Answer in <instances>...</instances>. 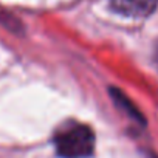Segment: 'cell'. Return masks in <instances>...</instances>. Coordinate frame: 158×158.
<instances>
[{
	"label": "cell",
	"mask_w": 158,
	"mask_h": 158,
	"mask_svg": "<svg viewBox=\"0 0 158 158\" xmlns=\"http://www.w3.org/2000/svg\"><path fill=\"white\" fill-rule=\"evenodd\" d=\"M54 146L62 158H87L95 149V135L89 126L73 123L54 136Z\"/></svg>",
	"instance_id": "obj_1"
},
{
	"label": "cell",
	"mask_w": 158,
	"mask_h": 158,
	"mask_svg": "<svg viewBox=\"0 0 158 158\" xmlns=\"http://www.w3.org/2000/svg\"><path fill=\"white\" fill-rule=\"evenodd\" d=\"M112 96H113V99H115V102H116V106L121 109V110H124L132 119H135V121H138V123H143L144 124V118H143V115L139 113V110L130 102V99L123 93V92H119V90H112Z\"/></svg>",
	"instance_id": "obj_3"
},
{
	"label": "cell",
	"mask_w": 158,
	"mask_h": 158,
	"mask_svg": "<svg viewBox=\"0 0 158 158\" xmlns=\"http://www.w3.org/2000/svg\"><path fill=\"white\" fill-rule=\"evenodd\" d=\"M110 6L121 16L141 19L150 16L156 10L158 0H110Z\"/></svg>",
	"instance_id": "obj_2"
}]
</instances>
